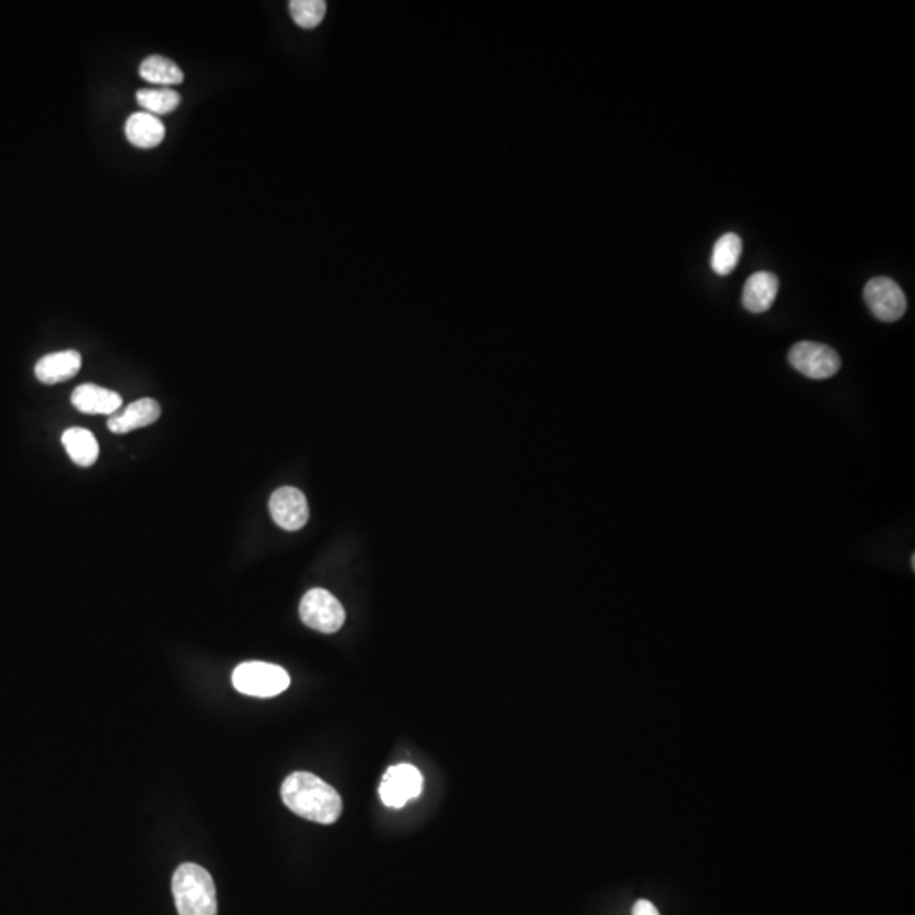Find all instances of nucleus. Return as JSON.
<instances>
[{"instance_id": "1", "label": "nucleus", "mask_w": 915, "mask_h": 915, "mask_svg": "<svg viewBox=\"0 0 915 915\" xmlns=\"http://www.w3.org/2000/svg\"><path fill=\"white\" fill-rule=\"evenodd\" d=\"M283 804L294 814L317 824H334L343 812V800L331 785L321 778L295 771L282 785Z\"/></svg>"}, {"instance_id": "2", "label": "nucleus", "mask_w": 915, "mask_h": 915, "mask_svg": "<svg viewBox=\"0 0 915 915\" xmlns=\"http://www.w3.org/2000/svg\"><path fill=\"white\" fill-rule=\"evenodd\" d=\"M178 915H217L216 885L211 873L195 863L178 866L172 882Z\"/></svg>"}, {"instance_id": "3", "label": "nucleus", "mask_w": 915, "mask_h": 915, "mask_svg": "<svg viewBox=\"0 0 915 915\" xmlns=\"http://www.w3.org/2000/svg\"><path fill=\"white\" fill-rule=\"evenodd\" d=\"M233 685L241 694L267 699L285 692L289 688L290 677L282 666L248 661L234 670Z\"/></svg>"}, {"instance_id": "4", "label": "nucleus", "mask_w": 915, "mask_h": 915, "mask_svg": "<svg viewBox=\"0 0 915 915\" xmlns=\"http://www.w3.org/2000/svg\"><path fill=\"white\" fill-rule=\"evenodd\" d=\"M299 614L305 626L324 634L338 633L346 619L341 602L324 588H312L302 597Z\"/></svg>"}, {"instance_id": "5", "label": "nucleus", "mask_w": 915, "mask_h": 915, "mask_svg": "<svg viewBox=\"0 0 915 915\" xmlns=\"http://www.w3.org/2000/svg\"><path fill=\"white\" fill-rule=\"evenodd\" d=\"M788 361L797 372L814 380L834 377L841 368V358L831 346L812 341L795 344L788 353Z\"/></svg>"}, {"instance_id": "6", "label": "nucleus", "mask_w": 915, "mask_h": 915, "mask_svg": "<svg viewBox=\"0 0 915 915\" xmlns=\"http://www.w3.org/2000/svg\"><path fill=\"white\" fill-rule=\"evenodd\" d=\"M865 300L871 314L883 322L899 321L907 309L904 290L892 278H871L865 285Z\"/></svg>"}, {"instance_id": "7", "label": "nucleus", "mask_w": 915, "mask_h": 915, "mask_svg": "<svg viewBox=\"0 0 915 915\" xmlns=\"http://www.w3.org/2000/svg\"><path fill=\"white\" fill-rule=\"evenodd\" d=\"M378 792H380L383 804L387 805V807L400 809L409 800L416 799L421 795V771L412 765L392 766L383 775L382 785H380Z\"/></svg>"}, {"instance_id": "8", "label": "nucleus", "mask_w": 915, "mask_h": 915, "mask_svg": "<svg viewBox=\"0 0 915 915\" xmlns=\"http://www.w3.org/2000/svg\"><path fill=\"white\" fill-rule=\"evenodd\" d=\"M270 514L282 529L297 531L309 521V505L299 488L282 487L273 492Z\"/></svg>"}, {"instance_id": "9", "label": "nucleus", "mask_w": 915, "mask_h": 915, "mask_svg": "<svg viewBox=\"0 0 915 915\" xmlns=\"http://www.w3.org/2000/svg\"><path fill=\"white\" fill-rule=\"evenodd\" d=\"M72 404L82 414L112 416L121 409L122 399L121 395L112 390L104 389L94 383H84L73 390Z\"/></svg>"}, {"instance_id": "10", "label": "nucleus", "mask_w": 915, "mask_h": 915, "mask_svg": "<svg viewBox=\"0 0 915 915\" xmlns=\"http://www.w3.org/2000/svg\"><path fill=\"white\" fill-rule=\"evenodd\" d=\"M160 404L153 399H139L124 411L109 417L107 427L111 433L126 434L141 427L151 426L160 419Z\"/></svg>"}, {"instance_id": "11", "label": "nucleus", "mask_w": 915, "mask_h": 915, "mask_svg": "<svg viewBox=\"0 0 915 915\" xmlns=\"http://www.w3.org/2000/svg\"><path fill=\"white\" fill-rule=\"evenodd\" d=\"M80 366H82V356L78 351H58V353L43 356L36 363L34 373L39 382L55 385V383L67 382L70 378L75 377Z\"/></svg>"}, {"instance_id": "12", "label": "nucleus", "mask_w": 915, "mask_h": 915, "mask_svg": "<svg viewBox=\"0 0 915 915\" xmlns=\"http://www.w3.org/2000/svg\"><path fill=\"white\" fill-rule=\"evenodd\" d=\"M124 133L131 145L150 150L161 145V141L165 139V124L160 121V117L148 112H134L126 121Z\"/></svg>"}, {"instance_id": "13", "label": "nucleus", "mask_w": 915, "mask_h": 915, "mask_svg": "<svg viewBox=\"0 0 915 915\" xmlns=\"http://www.w3.org/2000/svg\"><path fill=\"white\" fill-rule=\"evenodd\" d=\"M778 294V278L770 272L753 273L744 285V309L761 314L770 309Z\"/></svg>"}, {"instance_id": "14", "label": "nucleus", "mask_w": 915, "mask_h": 915, "mask_svg": "<svg viewBox=\"0 0 915 915\" xmlns=\"http://www.w3.org/2000/svg\"><path fill=\"white\" fill-rule=\"evenodd\" d=\"M61 443L65 446L68 456L73 463L82 468H89L99 458V443L94 434L84 427H70L63 436Z\"/></svg>"}, {"instance_id": "15", "label": "nucleus", "mask_w": 915, "mask_h": 915, "mask_svg": "<svg viewBox=\"0 0 915 915\" xmlns=\"http://www.w3.org/2000/svg\"><path fill=\"white\" fill-rule=\"evenodd\" d=\"M139 77L150 84L163 85V87L180 85L185 80L182 68L178 67L177 63L170 58L160 55H151L141 61Z\"/></svg>"}, {"instance_id": "16", "label": "nucleus", "mask_w": 915, "mask_h": 915, "mask_svg": "<svg viewBox=\"0 0 915 915\" xmlns=\"http://www.w3.org/2000/svg\"><path fill=\"white\" fill-rule=\"evenodd\" d=\"M741 253H743V243H741V238H739L738 234H724L714 244L710 267L717 275L726 277L729 273L734 272V268L738 267Z\"/></svg>"}, {"instance_id": "17", "label": "nucleus", "mask_w": 915, "mask_h": 915, "mask_svg": "<svg viewBox=\"0 0 915 915\" xmlns=\"http://www.w3.org/2000/svg\"><path fill=\"white\" fill-rule=\"evenodd\" d=\"M136 100L143 111L158 117L175 111L182 97L173 89H141L136 92Z\"/></svg>"}, {"instance_id": "18", "label": "nucleus", "mask_w": 915, "mask_h": 915, "mask_svg": "<svg viewBox=\"0 0 915 915\" xmlns=\"http://www.w3.org/2000/svg\"><path fill=\"white\" fill-rule=\"evenodd\" d=\"M326 7V2L322 0H292L289 4L290 16L297 26L304 29L319 26L326 16Z\"/></svg>"}, {"instance_id": "19", "label": "nucleus", "mask_w": 915, "mask_h": 915, "mask_svg": "<svg viewBox=\"0 0 915 915\" xmlns=\"http://www.w3.org/2000/svg\"><path fill=\"white\" fill-rule=\"evenodd\" d=\"M633 915H660V912L649 900H638L634 904Z\"/></svg>"}]
</instances>
